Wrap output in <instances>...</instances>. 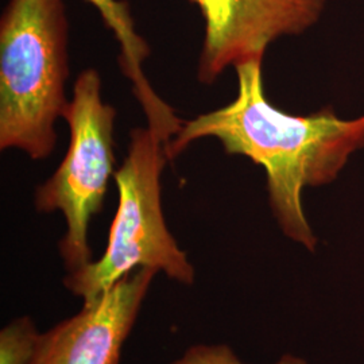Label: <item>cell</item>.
<instances>
[{
  "label": "cell",
  "mask_w": 364,
  "mask_h": 364,
  "mask_svg": "<svg viewBox=\"0 0 364 364\" xmlns=\"http://www.w3.org/2000/svg\"><path fill=\"white\" fill-rule=\"evenodd\" d=\"M262 64L235 66L234 102L182 122L165 154L173 161L196 141L215 138L227 154L247 156L266 171L270 208L284 235L314 252L318 239L305 216L302 191L335 181L364 149V115L341 119L331 107L309 115L285 112L266 96Z\"/></svg>",
  "instance_id": "6da1fadb"
},
{
  "label": "cell",
  "mask_w": 364,
  "mask_h": 364,
  "mask_svg": "<svg viewBox=\"0 0 364 364\" xmlns=\"http://www.w3.org/2000/svg\"><path fill=\"white\" fill-rule=\"evenodd\" d=\"M64 0H9L0 19V150L52 156L69 100Z\"/></svg>",
  "instance_id": "7a4b0ae2"
},
{
  "label": "cell",
  "mask_w": 364,
  "mask_h": 364,
  "mask_svg": "<svg viewBox=\"0 0 364 364\" xmlns=\"http://www.w3.org/2000/svg\"><path fill=\"white\" fill-rule=\"evenodd\" d=\"M165 141L150 127L131 131L123 165L115 173L119 204L105 254L68 273L66 289L82 304L100 297L122 278L141 267L193 285L195 267L166 225L161 200V174L166 162Z\"/></svg>",
  "instance_id": "3957f363"
},
{
  "label": "cell",
  "mask_w": 364,
  "mask_h": 364,
  "mask_svg": "<svg viewBox=\"0 0 364 364\" xmlns=\"http://www.w3.org/2000/svg\"><path fill=\"white\" fill-rule=\"evenodd\" d=\"M117 109L102 97V77L95 68L78 73L64 119L69 146L63 162L34 195L39 213L61 212L66 232L58 243L69 273L92 262L88 243L91 219L105 205L111 177H115Z\"/></svg>",
  "instance_id": "277c9868"
},
{
  "label": "cell",
  "mask_w": 364,
  "mask_h": 364,
  "mask_svg": "<svg viewBox=\"0 0 364 364\" xmlns=\"http://www.w3.org/2000/svg\"><path fill=\"white\" fill-rule=\"evenodd\" d=\"M203 15L205 31L197 80L210 85L230 66L263 61L269 46L314 26L328 0H188Z\"/></svg>",
  "instance_id": "5b68a950"
},
{
  "label": "cell",
  "mask_w": 364,
  "mask_h": 364,
  "mask_svg": "<svg viewBox=\"0 0 364 364\" xmlns=\"http://www.w3.org/2000/svg\"><path fill=\"white\" fill-rule=\"evenodd\" d=\"M141 267L73 317L41 333L31 364H117L156 274Z\"/></svg>",
  "instance_id": "8992f818"
},
{
  "label": "cell",
  "mask_w": 364,
  "mask_h": 364,
  "mask_svg": "<svg viewBox=\"0 0 364 364\" xmlns=\"http://www.w3.org/2000/svg\"><path fill=\"white\" fill-rule=\"evenodd\" d=\"M97 9L120 46L119 65L122 73L132 84V93L144 109L146 119L158 120L170 112V105L165 103L150 85L144 72V63L151 49L147 41L136 31L131 16L129 4L122 0H88Z\"/></svg>",
  "instance_id": "52a82bcc"
},
{
  "label": "cell",
  "mask_w": 364,
  "mask_h": 364,
  "mask_svg": "<svg viewBox=\"0 0 364 364\" xmlns=\"http://www.w3.org/2000/svg\"><path fill=\"white\" fill-rule=\"evenodd\" d=\"M41 333L30 317H19L0 332V364H31Z\"/></svg>",
  "instance_id": "ba28073f"
},
{
  "label": "cell",
  "mask_w": 364,
  "mask_h": 364,
  "mask_svg": "<svg viewBox=\"0 0 364 364\" xmlns=\"http://www.w3.org/2000/svg\"><path fill=\"white\" fill-rule=\"evenodd\" d=\"M170 364H246L225 344H197L191 347L180 359ZM274 364H308L299 356L287 353Z\"/></svg>",
  "instance_id": "9c48e42d"
}]
</instances>
